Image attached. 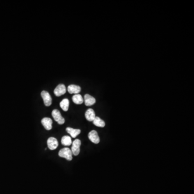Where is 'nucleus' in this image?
Wrapping results in <instances>:
<instances>
[{
	"instance_id": "nucleus-9",
	"label": "nucleus",
	"mask_w": 194,
	"mask_h": 194,
	"mask_svg": "<svg viewBox=\"0 0 194 194\" xmlns=\"http://www.w3.org/2000/svg\"><path fill=\"white\" fill-rule=\"evenodd\" d=\"M41 123L43 126H44L45 129L46 130H51L52 129V120L49 118H44L42 119Z\"/></svg>"
},
{
	"instance_id": "nucleus-13",
	"label": "nucleus",
	"mask_w": 194,
	"mask_h": 194,
	"mask_svg": "<svg viewBox=\"0 0 194 194\" xmlns=\"http://www.w3.org/2000/svg\"><path fill=\"white\" fill-rule=\"evenodd\" d=\"M93 124L97 127H104L105 126V123L104 120H102L98 117H95V119L93 121Z\"/></svg>"
},
{
	"instance_id": "nucleus-10",
	"label": "nucleus",
	"mask_w": 194,
	"mask_h": 194,
	"mask_svg": "<svg viewBox=\"0 0 194 194\" xmlns=\"http://www.w3.org/2000/svg\"><path fill=\"white\" fill-rule=\"evenodd\" d=\"M67 91L70 94H78L81 92V88L79 86L76 85H70L67 88Z\"/></svg>"
},
{
	"instance_id": "nucleus-12",
	"label": "nucleus",
	"mask_w": 194,
	"mask_h": 194,
	"mask_svg": "<svg viewBox=\"0 0 194 194\" xmlns=\"http://www.w3.org/2000/svg\"><path fill=\"white\" fill-rule=\"evenodd\" d=\"M66 131L69 134H70V135L73 138H76L77 136L81 132V131L80 129H74V128H71V127H67L66 128Z\"/></svg>"
},
{
	"instance_id": "nucleus-16",
	"label": "nucleus",
	"mask_w": 194,
	"mask_h": 194,
	"mask_svg": "<svg viewBox=\"0 0 194 194\" xmlns=\"http://www.w3.org/2000/svg\"><path fill=\"white\" fill-rule=\"evenodd\" d=\"M72 100H73V102H74V104H78V105L83 104V102H84L83 97L79 94L74 95L72 97Z\"/></svg>"
},
{
	"instance_id": "nucleus-15",
	"label": "nucleus",
	"mask_w": 194,
	"mask_h": 194,
	"mask_svg": "<svg viewBox=\"0 0 194 194\" xmlns=\"http://www.w3.org/2000/svg\"><path fill=\"white\" fill-rule=\"evenodd\" d=\"M60 106L61 109L64 111H68L69 107V100L68 99H64L60 102Z\"/></svg>"
},
{
	"instance_id": "nucleus-5",
	"label": "nucleus",
	"mask_w": 194,
	"mask_h": 194,
	"mask_svg": "<svg viewBox=\"0 0 194 194\" xmlns=\"http://www.w3.org/2000/svg\"><path fill=\"white\" fill-rule=\"evenodd\" d=\"M47 145L49 149L51 150H55L58 147V142L55 138L50 137L48 139Z\"/></svg>"
},
{
	"instance_id": "nucleus-8",
	"label": "nucleus",
	"mask_w": 194,
	"mask_h": 194,
	"mask_svg": "<svg viewBox=\"0 0 194 194\" xmlns=\"http://www.w3.org/2000/svg\"><path fill=\"white\" fill-rule=\"evenodd\" d=\"M84 102L86 106H90L95 103L96 100L94 97L88 94H86L84 96Z\"/></svg>"
},
{
	"instance_id": "nucleus-3",
	"label": "nucleus",
	"mask_w": 194,
	"mask_h": 194,
	"mask_svg": "<svg viewBox=\"0 0 194 194\" xmlns=\"http://www.w3.org/2000/svg\"><path fill=\"white\" fill-rule=\"evenodd\" d=\"M71 150L72 154L74 156H77L79 155L80 153V147L81 145V141L79 139H76L73 142Z\"/></svg>"
},
{
	"instance_id": "nucleus-7",
	"label": "nucleus",
	"mask_w": 194,
	"mask_h": 194,
	"mask_svg": "<svg viewBox=\"0 0 194 194\" xmlns=\"http://www.w3.org/2000/svg\"><path fill=\"white\" fill-rule=\"evenodd\" d=\"M88 139H90V140L91 142H92L93 143H95V144H98V143H99V135H98L97 131H95V130H93L88 133Z\"/></svg>"
},
{
	"instance_id": "nucleus-6",
	"label": "nucleus",
	"mask_w": 194,
	"mask_h": 194,
	"mask_svg": "<svg viewBox=\"0 0 194 194\" xmlns=\"http://www.w3.org/2000/svg\"><path fill=\"white\" fill-rule=\"evenodd\" d=\"M66 92V88L64 84H59L54 90V94L57 97H60L64 95Z\"/></svg>"
},
{
	"instance_id": "nucleus-14",
	"label": "nucleus",
	"mask_w": 194,
	"mask_h": 194,
	"mask_svg": "<svg viewBox=\"0 0 194 194\" xmlns=\"http://www.w3.org/2000/svg\"><path fill=\"white\" fill-rule=\"evenodd\" d=\"M61 143L63 145L65 146H69L71 145L72 143L71 137L67 135L63 136L62 138L61 139Z\"/></svg>"
},
{
	"instance_id": "nucleus-2",
	"label": "nucleus",
	"mask_w": 194,
	"mask_h": 194,
	"mask_svg": "<svg viewBox=\"0 0 194 194\" xmlns=\"http://www.w3.org/2000/svg\"><path fill=\"white\" fill-rule=\"evenodd\" d=\"M52 116L53 117L54 120L57 121L58 124L63 125L65 123L64 118L63 117L61 113L58 110H54L52 112Z\"/></svg>"
},
{
	"instance_id": "nucleus-11",
	"label": "nucleus",
	"mask_w": 194,
	"mask_h": 194,
	"mask_svg": "<svg viewBox=\"0 0 194 194\" xmlns=\"http://www.w3.org/2000/svg\"><path fill=\"white\" fill-rule=\"evenodd\" d=\"M85 118L89 121H93L95 118V111L92 109H88L85 112Z\"/></svg>"
},
{
	"instance_id": "nucleus-1",
	"label": "nucleus",
	"mask_w": 194,
	"mask_h": 194,
	"mask_svg": "<svg viewBox=\"0 0 194 194\" xmlns=\"http://www.w3.org/2000/svg\"><path fill=\"white\" fill-rule=\"evenodd\" d=\"M72 155L71 150L69 148H63L58 153L59 156L65 158L68 161H71L72 160Z\"/></svg>"
},
{
	"instance_id": "nucleus-4",
	"label": "nucleus",
	"mask_w": 194,
	"mask_h": 194,
	"mask_svg": "<svg viewBox=\"0 0 194 194\" xmlns=\"http://www.w3.org/2000/svg\"><path fill=\"white\" fill-rule=\"evenodd\" d=\"M41 96L43 100L44 105L46 106H50L52 104V98L49 93L46 91H43L41 92Z\"/></svg>"
}]
</instances>
